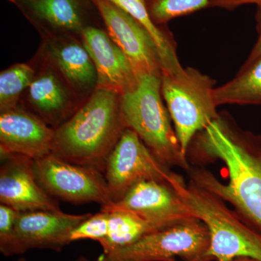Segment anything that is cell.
Segmentation results:
<instances>
[{"label": "cell", "instance_id": "11", "mask_svg": "<svg viewBox=\"0 0 261 261\" xmlns=\"http://www.w3.org/2000/svg\"><path fill=\"white\" fill-rule=\"evenodd\" d=\"M100 211L132 213L161 229L197 219L171 185L152 180L139 182L121 200L101 206Z\"/></svg>", "mask_w": 261, "mask_h": 261}, {"label": "cell", "instance_id": "4", "mask_svg": "<svg viewBox=\"0 0 261 261\" xmlns=\"http://www.w3.org/2000/svg\"><path fill=\"white\" fill-rule=\"evenodd\" d=\"M162 97L161 76H141L135 90L121 95L125 123L161 163L188 171L191 166L182 151Z\"/></svg>", "mask_w": 261, "mask_h": 261}, {"label": "cell", "instance_id": "5", "mask_svg": "<svg viewBox=\"0 0 261 261\" xmlns=\"http://www.w3.org/2000/svg\"><path fill=\"white\" fill-rule=\"evenodd\" d=\"M215 84L216 81L192 68H185L181 76L161 75L163 97L186 156L195 135L219 118L213 96Z\"/></svg>", "mask_w": 261, "mask_h": 261}, {"label": "cell", "instance_id": "15", "mask_svg": "<svg viewBox=\"0 0 261 261\" xmlns=\"http://www.w3.org/2000/svg\"><path fill=\"white\" fill-rule=\"evenodd\" d=\"M55 129L19 103L0 113V154L35 161L51 153Z\"/></svg>", "mask_w": 261, "mask_h": 261}, {"label": "cell", "instance_id": "9", "mask_svg": "<svg viewBox=\"0 0 261 261\" xmlns=\"http://www.w3.org/2000/svg\"><path fill=\"white\" fill-rule=\"evenodd\" d=\"M32 24L42 40L82 39L90 27H105L92 0H8Z\"/></svg>", "mask_w": 261, "mask_h": 261}, {"label": "cell", "instance_id": "7", "mask_svg": "<svg viewBox=\"0 0 261 261\" xmlns=\"http://www.w3.org/2000/svg\"><path fill=\"white\" fill-rule=\"evenodd\" d=\"M33 166L38 183L58 200L101 206L113 202L104 173L97 168L68 162L53 153L35 160Z\"/></svg>", "mask_w": 261, "mask_h": 261}, {"label": "cell", "instance_id": "6", "mask_svg": "<svg viewBox=\"0 0 261 261\" xmlns=\"http://www.w3.org/2000/svg\"><path fill=\"white\" fill-rule=\"evenodd\" d=\"M209 233L202 221L195 219L146 235L135 243L96 261H207Z\"/></svg>", "mask_w": 261, "mask_h": 261}, {"label": "cell", "instance_id": "2", "mask_svg": "<svg viewBox=\"0 0 261 261\" xmlns=\"http://www.w3.org/2000/svg\"><path fill=\"white\" fill-rule=\"evenodd\" d=\"M126 128L121 94L97 89L68 121L55 129L51 153L104 173L108 156Z\"/></svg>", "mask_w": 261, "mask_h": 261}, {"label": "cell", "instance_id": "28", "mask_svg": "<svg viewBox=\"0 0 261 261\" xmlns=\"http://www.w3.org/2000/svg\"><path fill=\"white\" fill-rule=\"evenodd\" d=\"M231 261H259L255 260V259L249 258V257H240V258L234 259Z\"/></svg>", "mask_w": 261, "mask_h": 261}, {"label": "cell", "instance_id": "10", "mask_svg": "<svg viewBox=\"0 0 261 261\" xmlns=\"http://www.w3.org/2000/svg\"><path fill=\"white\" fill-rule=\"evenodd\" d=\"M30 62L35 68V75L20 98V104L56 129L68 121L83 102L47 60L36 53Z\"/></svg>", "mask_w": 261, "mask_h": 261}, {"label": "cell", "instance_id": "24", "mask_svg": "<svg viewBox=\"0 0 261 261\" xmlns=\"http://www.w3.org/2000/svg\"><path fill=\"white\" fill-rule=\"evenodd\" d=\"M19 213L0 204V252L5 257L18 255L14 230Z\"/></svg>", "mask_w": 261, "mask_h": 261}, {"label": "cell", "instance_id": "18", "mask_svg": "<svg viewBox=\"0 0 261 261\" xmlns=\"http://www.w3.org/2000/svg\"><path fill=\"white\" fill-rule=\"evenodd\" d=\"M124 10L137 20L149 32L159 49L162 73L181 76L185 68L180 64L176 54V47L171 34L155 25L151 19L146 5V0H108Z\"/></svg>", "mask_w": 261, "mask_h": 261}, {"label": "cell", "instance_id": "25", "mask_svg": "<svg viewBox=\"0 0 261 261\" xmlns=\"http://www.w3.org/2000/svg\"><path fill=\"white\" fill-rule=\"evenodd\" d=\"M255 4L261 7V0H212L209 7H218L224 9L232 10L241 5Z\"/></svg>", "mask_w": 261, "mask_h": 261}, {"label": "cell", "instance_id": "8", "mask_svg": "<svg viewBox=\"0 0 261 261\" xmlns=\"http://www.w3.org/2000/svg\"><path fill=\"white\" fill-rule=\"evenodd\" d=\"M152 154L135 130L126 128L105 167L113 202L121 200L139 182L152 180L171 185L179 175Z\"/></svg>", "mask_w": 261, "mask_h": 261}, {"label": "cell", "instance_id": "20", "mask_svg": "<svg viewBox=\"0 0 261 261\" xmlns=\"http://www.w3.org/2000/svg\"><path fill=\"white\" fill-rule=\"evenodd\" d=\"M107 213H109L108 235L99 243L104 254L126 247L149 233L161 230L156 225L132 213L126 211Z\"/></svg>", "mask_w": 261, "mask_h": 261}, {"label": "cell", "instance_id": "26", "mask_svg": "<svg viewBox=\"0 0 261 261\" xmlns=\"http://www.w3.org/2000/svg\"><path fill=\"white\" fill-rule=\"evenodd\" d=\"M257 20V30L258 33V37H257V42H255V45L250 54L249 55L246 62L245 63H249V62L253 61L255 58H258L261 56V7H258L256 15Z\"/></svg>", "mask_w": 261, "mask_h": 261}, {"label": "cell", "instance_id": "3", "mask_svg": "<svg viewBox=\"0 0 261 261\" xmlns=\"http://www.w3.org/2000/svg\"><path fill=\"white\" fill-rule=\"evenodd\" d=\"M209 233L207 261H231L249 257L261 261V234L230 210L225 201L181 176L171 184Z\"/></svg>", "mask_w": 261, "mask_h": 261}, {"label": "cell", "instance_id": "14", "mask_svg": "<svg viewBox=\"0 0 261 261\" xmlns=\"http://www.w3.org/2000/svg\"><path fill=\"white\" fill-rule=\"evenodd\" d=\"M0 202L18 212L62 211L58 199L38 183L34 160L17 154H1Z\"/></svg>", "mask_w": 261, "mask_h": 261}, {"label": "cell", "instance_id": "21", "mask_svg": "<svg viewBox=\"0 0 261 261\" xmlns=\"http://www.w3.org/2000/svg\"><path fill=\"white\" fill-rule=\"evenodd\" d=\"M36 70L30 61L15 63L0 73V113L18 106L32 83Z\"/></svg>", "mask_w": 261, "mask_h": 261}, {"label": "cell", "instance_id": "12", "mask_svg": "<svg viewBox=\"0 0 261 261\" xmlns=\"http://www.w3.org/2000/svg\"><path fill=\"white\" fill-rule=\"evenodd\" d=\"M110 37L127 57L139 78L161 76L159 49L149 32L124 10L108 0H92Z\"/></svg>", "mask_w": 261, "mask_h": 261}, {"label": "cell", "instance_id": "1", "mask_svg": "<svg viewBox=\"0 0 261 261\" xmlns=\"http://www.w3.org/2000/svg\"><path fill=\"white\" fill-rule=\"evenodd\" d=\"M188 149L189 162L221 161L228 176L223 183L205 168L190 167V181L231 203L261 234V135L242 129L223 113L195 135Z\"/></svg>", "mask_w": 261, "mask_h": 261}, {"label": "cell", "instance_id": "27", "mask_svg": "<svg viewBox=\"0 0 261 261\" xmlns=\"http://www.w3.org/2000/svg\"><path fill=\"white\" fill-rule=\"evenodd\" d=\"M18 261H28L27 260V259L25 258V257H19ZM75 261H90L89 260V259H87V257L82 256L80 257H79L78 259H77Z\"/></svg>", "mask_w": 261, "mask_h": 261}, {"label": "cell", "instance_id": "17", "mask_svg": "<svg viewBox=\"0 0 261 261\" xmlns=\"http://www.w3.org/2000/svg\"><path fill=\"white\" fill-rule=\"evenodd\" d=\"M37 53L61 73L82 102L97 90V70L82 39L63 37L42 40Z\"/></svg>", "mask_w": 261, "mask_h": 261}, {"label": "cell", "instance_id": "19", "mask_svg": "<svg viewBox=\"0 0 261 261\" xmlns=\"http://www.w3.org/2000/svg\"><path fill=\"white\" fill-rule=\"evenodd\" d=\"M216 106L261 105V56L245 63L236 76L213 92Z\"/></svg>", "mask_w": 261, "mask_h": 261}, {"label": "cell", "instance_id": "23", "mask_svg": "<svg viewBox=\"0 0 261 261\" xmlns=\"http://www.w3.org/2000/svg\"><path fill=\"white\" fill-rule=\"evenodd\" d=\"M108 228L109 213L100 211L81 223L71 233L70 241L90 240L99 243L107 236Z\"/></svg>", "mask_w": 261, "mask_h": 261}, {"label": "cell", "instance_id": "16", "mask_svg": "<svg viewBox=\"0 0 261 261\" xmlns=\"http://www.w3.org/2000/svg\"><path fill=\"white\" fill-rule=\"evenodd\" d=\"M82 41L97 70V89L123 95L138 87L140 78L105 27H88L82 33Z\"/></svg>", "mask_w": 261, "mask_h": 261}, {"label": "cell", "instance_id": "13", "mask_svg": "<svg viewBox=\"0 0 261 261\" xmlns=\"http://www.w3.org/2000/svg\"><path fill=\"white\" fill-rule=\"evenodd\" d=\"M92 215L50 211L19 213L14 230L18 255L34 249L61 252L71 243L73 230Z\"/></svg>", "mask_w": 261, "mask_h": 261}, {"label": "cell", "instance_id": "22", "mask_svg": "<svg viewBox=\"0 0 261 261\" xmlns=\"http://www.w3.org/2000/svg\"><path fill=\"white\" fill-rule=\"evenodd\" d=\"M212 0H146L149 16L155 25L163 24L178 17L191 14L208 7Z\"/></svg>", "mask_w": 261, "mask_h": 261}]
</instances>
